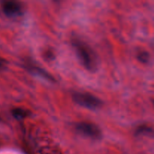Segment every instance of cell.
Masks as SVG:
<instances>
[{"mask_svg": "<svg viewBox=\"0 0 154 154\" xmlns=\"http://www.w3.org/2000/svg\"><path fill=\"white\" fill-rule=\"evenodd\" d=\"M73 99L81 106L90 109H96L102 105V102L96 96L85 93H76L73 95Z\"/></svg>", "mask_w": 154, "mask_h": 154, "instance_id": "obj_2", "label": "cell"}, {"mask_svg": "<svg viewBox=\"0 0 154 154\" xmlns=\"http://www.w3.org/2000/svg\"><path fill=\"white\" fill-rule=\"evenodd\" d=\"M6 66V61L0 57V70L4 69Z\"/></svg>", "mask_w": 154, "mask_h": 154, "instance_id": "obj_8", "label": "cell"}, {"mask_svg": "<svg viewBox=\"0 0 154 154\" xmlns=\"http://www.w3.org/2000/svg\"><path fill=\"white\" fill-rule=\"evenodd\" d=\"M139 59L141 60H142V61H147L148 60V54L147 53H142V54H141L139 55Z\"/></svg>", "mask_w": 154, "mask_h": 154, "instance_id": "obj_7", "label": "cell"}, {"mask_svg": "<svg viewBox=\"0 0 154 154\" xmlns=\"http://www.w3.org/2000/svg\"><path fill=\"white\" fill-rule=\"evenodd\" d=\"M136 133L138 135H153L154 129L149 126H141L137 129Z\"/></svg>", "mask_w": 154, "mask_h": 154, "instance_id": "obj_5", "label": "cell"}, {"mask_svg": "<svg viewBox=\"0 0 154 154\" xmlns=\"http://www.w3.org/2000/svg\"><path fill=\"white\" fill-rule=\"evenodd\" d=\"M12 114L16 119L20 120V119L24 118L28 115V113L26 111L22 108H15L12 111Z\"/></svg>", "mask_w": 154, "mask_h": 154, "instance_id": "obj_6", "label": "cell"}, {"mask_svg": "<svg viewBox=\"0 0 154 154\" xmlns=\"http://www.w3.org/2000/svg\"><path fill=\"white\" fill-rule=\"evenodd\" d=\"M73 46L83 66L88 70H94L96 67V58L91 48L79 40L74 41Z\"/></svg>", "mask_w": 154, "mask_h": 154, "instance_id": "obj_1", "label": "cell"}, {"mask_svg": "<svg viewBox=\"0 0 154 154\" xmlns=\"http://www.w3.org/2000/svg\"><path fill=\"white\" fill-rule=\"evenodd\" d=\"M76 129L78 132L94 139H99L102 136V133L99 128L90 123L82 122L76 125Z\"/></svg>", "mask_w": 154, "mask_h": 154, "instance_id": "obj_3", "label": "cell"}, {"mask_svg": "<svg viewBox=\"0 0 154 154\" xmlns=\"http://www.w3.org/2000/svg\"><path fill=\"white\" fill-rule=\"evenodd\" d=\"M2 11L6 16L9 17H14L21 14L22 7L17 2L7 1L3 2Z\"/></svg>", "mask_w": 154, "mask_h": 154, "instance_id": "obj_4", "label": "cell"}]
</instances>
